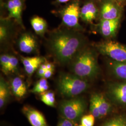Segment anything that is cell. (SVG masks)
Here are the masks:
<instances>
[{
    "label": "cell",
    "mask_w": 126,
    "mask_h": 126,
    "mask_svg": "<svg viewBox=\"0 0 126 126\" xmlns=\"http://www.w3.org/2000/svg\"><path fill=\"white\" fill-rule=\"evenodd\" d=\"M48 89L49 85L47 79L42 78L36 82L31 92L34 94H42L47 91Z\"/></svg>",
    "instance_id": "obj_20"
},
{
    "label": "cell",
    "mask_w": 126,
    "mask_h": 126,
    "mask_svg": "<svg viewBox=\"0 0 126 126\" xmlns=\"http://www.w3.org/2000/svg\"><path fill=\"white\" fill-rule=\"evenodd\" d=\"M95 118L94 116L92 114L84 115L81 118V125L84 126H94Z\"/></svg>",
    "instance_id": "obj_26"
},
{
    "label": "cell",
    "mask_w": 126,
    "mask_h": 126,
    "mask_svg": "<svg viewBox=\"0 0 126 126\" xmlns=\"http://www.w3.org/2000/svg\"><path fill=\"white\" fill-rule=\"evenodd\" d=\"M85 42L84 37L76 31L62 30L52 34L49 44L54 58L63 64L72 61L83 49Z\"/></svg>",
    "instance_id": "obj_1"
},
{
    "label": "cell",
    "mask_w": 126,
    "mask_h": 126,
    "mask_svg": "<svg viewBox=\"0 0 126 126\" xmlns=\"http://www.w3.org/2000/svg\"><path fill=\"white\" fill-rule=\"evenodd\" d=\"M97 50L103 55L118 62L126 63V46L115 41H106L96 45Z\"/></svg>",
    "instance_id": "obj_6"
},
{
    "label": "cell",
    "mask_w": 126,
    "mask_h": 126,
    "mask_svg": "<svg viewBox=\"0 0 126 126\" xmlns=\"http://www.w3.org/2000/svg\"><path fill=\"white\" fill-rule=\"evenodd\" d=\"M71 0H56L54 2V3L55 4H61V3H66L68 1H70Z\"/></svg>",
    "instance_id": "obj_32"
},
{
    "label": "cell",
    "mask_w": 126,
    "mask_h": 126,
    "mask_svg": "<svg viewBox=\"0 0 126 126\" xmlns=\"http://www.w3.org/2000/svg\"><path fill=\"white\" fill-rule=\"evenodd\" d=\"M18 64L19 62L17 59L14 56L10 55L9 62L7 66L5 74H7L10 72H16L18 69Z\"/></svg>",
    "instance_id": "obj_24"
},
{
    "label": "cell",
    "mask_w": 126,
    "mask_h": 126,
    "mask_svg": "<svg viewBox=\"0 0 126 126\" xmlns=\"http://www.w3.org/2000/svg\"><path fill=\"white\" fill-rule=\"evenodd\" d=\"M54 69H51V70H47L45 71V73L44 75V76L43 78H44L45 79H49L52 76L53 72H54Z\"/></svg>",
    "instance_id": "obj_29"
},
{
    "label": "cell",
    "mask_w": 126,
    "mask_h": 126,
    "mask_svg": "<svg viewBox=\"0 0 126 126\" xmlns=\"http://www.w3.org/2000/svg\"><path fill=\"white\" fill-rule=\"evenodd\" d=\"M57 126H73V124L72 121L64 118L59 120Z\"/></svg>",
    "instance_id": "obj_28"
},
{
    "label": "cell",
    "mask_w": 126,
    "mask_h": 126,
    "mask_svg": "<svg viewBox=\"0 0 126 126\" xmlns=\"http://www.w3.org/2000/svg\"><path fill=\"white\" fill-rule=\"evenodd\" d=\"M83 126V125H79V126Z\"/></svg>",
    "instance_id": "obj_36"
},
{
    "label": "cell",
    "mask_w": 126,
    "mask_h": 126,
    "mask_svg": "<svg viewBox=\"0 0 126 126\" xmlns=\"http://www.w3.org/2000/svg\"><path fill=\"white\" fill-rule=\"evenodd\" d=\"M90 111L91 113L93 115L95 118H100L99 113V104L98 101L97 94H94L92 95L90 102Z\"/></svg>",
    "instance_id": "obj_21"
},
{
    "label": "cell",
    "mask_w": 126,
    "mask_h": 126,
    "mask_svg": "<svg viewBox=\"0 0 126 126\" xmlns=\"http://www.w3.org/2000/svg\"><path fill=\"white\" fill-rule=\"evenodd\" d=\"M99 8L101 19L113 20L122 16L123 7L114 0H104Z\"/></svg>",
    "instance_id": "obj_7"
},
{
    "label": "cell",
    "mask_w": 126,
    "mask_h": 126,
    "mask_svg": "<svg viewBox=\"0 0 126 126\" xmlns=\"http://www.w3.org/2000/svg\"><path fill=\"white\" fill-rule=\"evenodd\" d=\"M72 69L74 74L82 79H92L99 72L96 53L89 48L83 49L72 60Z\"/></svg>",
    "instance_id": "obj_2"
},
{
    "label": "cell",
    "mask_w": 126,
    "mask_h": 126,
    "mask_svg": "<svg viewBox=\"0 0 126 126\" xmlns=\"http://www.w3.org/2000/svg\"><path fill=\"white\" fill-rule=\"evenodd\" d=\"M97 94L99 104L100 116V118L104 117L110 112L111 106L103 95L101 94Z\"/></svg>",
    "instance_id": "obj_19"
},
{
    "label": "cell",
    "mask_w": 126,
    "mask_h": 126,
    "mask_svg": "<svg viewBox=\"0 0 126 126\" xmlns=\"http://www.w3.org/2000/svg\"><path fill=\"white\" fill-rule=\"evenodd\" d=\"M22 112L32 126H48L44 115L30 106H24Z\"/></svg>",
    "instance_id": "obj_13"
},
{
    "label": "cell",
    "mask_w": 126,
    "mask_h": 126,
    "mask_svg": "<svg viewBox=\"0 0 126 126\" xmlns=\"http://www.w3.org/2000/svg\"><path fill=\"white\" fill-rule=\"evenodd\" d=\"M45 71H46L44 69H42V68H41L39 67V68L38 69L37 74H38V75L39 76L43 78V76H44V75L45 73Z\"/></svg>",
    "instance_id": "obj_30"
},
{
    "label": "cell",
    "mask_w": 126,
    "mask_h": 126,
    "mask_svg": "<svg viewBox=\"0 0 126 126\" xmlns=\"http://www.w3.org/2000/svg\"><path fill=\"white\" fill-rule=\"evenodd\" d=\"M119 126H126V117L125 116L123 121H122L121 124Z\"/></svg>",
    "instance_id": "obj_34"
},
{
    "label": "cell",
    "mask_w": 126,
    "mask_h": 126,
    "mask_svg": "<svg viewBox=\"0 0 126 126\" xmlns=\"http://www.w3.org/2000/svg\"><path fill=\"white\" fill-rule=\"evenodd\" d=\"M118 4L123 7L126 4V0H114Z\"/></svg>",
    "instance_id": "obj_31"
},
{
    "label": "cell",
    "mask_w": 126,
    "mask_h": 126,
    "mask_svg": "<svg viewBox=\"0 0 126 126\" xmlns=\"http://www.w3.org/2000/svg\"><path fill=\"white\" fill-rule=\"evenodd\" d=\"M109 67L115 76L119 79L126 80V63L113 60L109 63Z\"/></svg>",
    "instance_id": "obj_16"
},
{
    "label": "cell",
    "mask_w": 126,
    "mask_h": 126,
    "mask_svg": "<svg viewBox=\"0 0 126 126\" xmlns=\"http://www.w3.org/2000/svg\"><path fill=\"white\" fill-rule=\"evenodd\" d=\"M5 7L8 11L7 18H13L23 27L22 15L24 7V0H7Z\"/></svg>",
    "instance_id": "obj_9"
},
{
    "label": "cell",
    "mask_w": 126,
    "mask_h": 126,
    "mask_svg": "<svg viewBox=\"0 0 126 126\" xmlns=\"http://www.w3.org/2000/svg\"><path fill=\"white\" fill-rule=\"evenodd\" d=\"M121 17L113 20L100 19L99 24V32L105 37L111 38L115 36L120 25Z\"/></svg>",
    "instance_id": "obj_12"
},
{
    "label": "cell",
    "mask_w": 126,
    "mask_h": 126,
    "mask_svg": "<svg viewBox=\"0 0 126 126\" xmlns=\"http://www.w3.org/2000/svg\"><path fill=\"white\" fill-rule=\"evenodd\" d=\"M11 88L14 95L18 98L24 97L27 93V87L23 79L16 77L12 80Z\"/></svg>",
    "instance_id": "obj_15"
},
{
    "label": "cell",
    "mask_w": 126,
    "mask_h": 126,
    "mask_svg": "<svg viewBox=\"0 0 126 126\" xmlns=\"http://www.w3.org/2000/svg\"><path fill=\"white\" fill-rule=\"evenodd\" d=\"M22 62L25 71L29 75H32L45 62V59L41 57H22Z\"/></svg>",
    "instance_id": "obj_14"
},
{
    "label": "cell",
    "mask_w": 126,
    "mask_h": 126,
    "mask_svg": "<svg viewBox=\"0 0 126 126\" xmlns=\"http://www.w3.org/2000/svg\"><path fill=\"white\" fill-rule=\"evenodd\" d=\"M41 94V100L44 103L48 106L54 107L55 104V95L53 92L46 91Z\"/></svg>",
    "instance_id": "obj_22"
},
{
    "label": "cell",
    "mask_w": 126,
    "mask_h": 126,
    "mask_svg": "<svg viewBox=\"0 0 126 126\" xmlns=\"http://www.w3.org/2000/svg\"><path fill=\"white\" fill-rule=\"evenodd\" d=\"M125 116L120 115L113 117L105 122L102 126H119Z\"/></svg>",
    "instance_id": "obj_25"
},
{
    "label": "cell",
    "mask_w": 126,
    "mask_h": 126,
    "mask_svg": "<svg viewBox=\"0 0 126 126\" xmlns=\"http://www.w3.org/2000/svg\"><path fill=\"white\" fill-rule=\"evenodd\" d=\"M109 98L118 105L126 106V83H113L108 87Z\"/></svg>",
    "instance_id": "obj_8"
},
{
    "label": "cell",
    "mask_w": 126,
    "mask_h": 126,
    "mask_svg": "<svg viewBox=\"0 0 126 126\" xmlns=\"http://www.w3.org/2000/svg\"><path fill=\"white\" fill-rule=\"evenodd\" d=\"M7 19L1 20L0 26V40L2 43L6 40L9 33V26Z\"/></svg>",
    "instance_id": "obj_23"
},
{
    "label": "cell",
    "mask_w": 126,
    "mask_h": 126,
    "mask_svg": "<svg viewBox=\"0 0 126 126\" xmlns=\"http://www.w3.org/2000/svg\"><path fill=\"white\" fill-rule=\"evenodd\" d=\"M58 86L61 94L74 97L86 91L89 85L85 79L75 74H63L59 78Z\"/></svg>",
    "instance_id": "obj_3"
},
{
    "label": "cell",
    "mask_w": 126,
    "mask_h": 126,
    "mask_svg": "<svg viewBox=\"0 0 126 126\" xmlns=\"http://www.w3.org/2000/svg\"><path fill=\"white\" fill-rule=\"evenodd\" d=\"M32 27L37 34L43 36L47 29V23L45 20L39 16H35L31 21Z\"/></svg>",
    "instance_id": "obj_17"
},
{
    "label": "cell",
    "mask_w": 126,
    "mask_h": 126,
    "mask_svg": "<svg viewBox=\"0 0 126 126\" xmlns=\"http://www.w3.org/2000/svg\"><path fill=\"white\" fill-rule=\"evenodd\" d=\"M10 55L8 54L1 55L0 57V63L1 67V70L5 74L7 66L9 62Z\"/></svg>",
    "instance_id": "obj_27"
},
{
    "label": "cell",
    "mask_w": 126,
    "mask_h": 126,
    "mask_svg": "<svg viewBox=\"0 0 126 126\" xmlns=\"http://www.w3.org/2000/svg\"><path fill=\"white\" fill-rule=\"evenodd\" d=\"M80 2V0H72L60 12L63 25L76 31L83 29L79 23L81 8Z\"/></svg>",
    "instance_id": "obj_4"
},
{
    "label": "cell",
    "mask_w": 126,
    "mask_h": 126,
    "mask_svg": "<svg viewBox=\"0 0 126 126\" xmlns=\"http://www.w3.org/2000/svg\"><path fill=\"white\" fill-rule=\"evenodd\" d=\"M99 14V9L93 0L86 1L80 8V18L85 23H91Z\"/></svg>",
    "instance_id": "obj_10"
},
{
    "label": "cell",
    "mask_w": 126,
    "mask_h": 126,
    "mask_svg": "<svg viewBox=\"0 0 126 126\" xmlns=\"http://www.w3.org/2000/svg\"><path fill=\"white\" fill-rule=\"evenodd\" d=\"M9 96V86L3 78L0 80V108H2L7 102Z\"/></svg>",
    "instance_id": "obj_18"
},
{
    "label": "cell",
    "mask_w": 126,
    "mask_h": 126,
    "mask_svg": "<svg viewBox=\"0 0 126 126\" xmlns=\"http://www.w3.org/2000/svg\"><path fill=\"white\" fill-rule=\"evenodd\" d=\"M86 109L85 100L81 98L64 100L60 105V111L63 117L72 122L78 121Z\"/></svg>",
    "instance_id": "obj_5"
},
{
    "label": "cell",
    "mask_w": 126,
    "mask_h": 126,
    "mask_svg": "<svg viewBox=\"0 0 126 126\" xmlns=\"http://www.w3.org/2000/svg\"><path fill=\"white\" fill-rule=\"evenodd\" d=\"M18 46L20 50L22 52L31 54L36 51L38 44L35 36L31 34L25 33L19 38Z\"/></svg>",
    "instance_id": "obj_11"
},
{
    "label": "cell",
    "mask_w": 126,
    "mask_h": 126,
    "mask_svg": "<svg viewBox=\"0 0 126 126\" xmlns=\"http://www.w3.org/2000/svg\"><path fill=\"white\" fill-rule=\"evenodd\" d=\"M98 0V1H103L104 0Z\"/></svg>",
    "instance_id": "obj_35"
},
{
    "label": "cell",
    "mask_w": 126,
    "mask_h": 126,
    "mask_svg": "<svg viewBox=\"0 0 126 126\" xmlns=\"http://www.w3.org/2000/svg\"><path fill=\"white\" fill-rule=\"evenodd\" d=\"M46 66L47 70H51V69H54V65L52 63H46Z\"/></svg>",
    "instance_id": "obj_33"
}]
</instances>
